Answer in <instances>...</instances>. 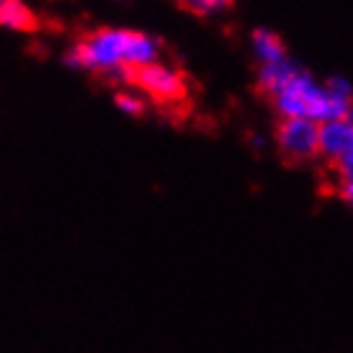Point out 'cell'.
<instances>
[{
    "label": "cell",
    "mask_w": 353,
    "mask_h": 353,
    "mask_svg": "<svg viewBox=\"0 0 353 353\" xmlns=\"http://www.w3.org/2000/svg\"><path fill=\"white\" fill-rule=\"evenodd\" d=\"M65 62L75 70L129 80L134 70L160 62V41L148 31L101 26L75 41L65 54Z\"/></svg>",
    "instance_id": "cell-1"
},
{
    "label": "cell",
    "mask_w": 353,
    "mask_h": 353,
    "mask_svg": "<svg viewBox=\"0 0 353 353\" xmlns=\"http://www.w3.org/2000/svg\"><path fill=\"white\" fill-rule=\"evenodd\" d=\"M296 72H299V68L292 65L289 59H284V62H274V65H261V70H258V88L263 90L265 96L274 99L276 93L284 88L289 80L294 78Z\"/></svg>",
    "instance_id": "cell-7"
},
{
    "label": "cell",
    "mask_w": 353,
    "mask_h": 353,
    "mask_svg": "<svg viewBox=\"0 0 353 353\" xmlns=\"http://www.w3.org/2000/svg\"><path fill=\"white\" fill-rule=\"evenodd\" d=\"M129 83L155 103H178L186 99L188 85L186 78L165 62H152L148 68H139L132 72Z\"/></svg>",
    "instance_id": "cell-3"
},
{
    "label": "cell",
    "mask_w": 353,
    "mask_h": 353,
    "mask_svg": "<svg viewBox=\"0 0 353 353\" xmlns=\"http://www.w3.org/2000/svg\"><path fill=\"white\" fill-rule=\"evenodd\" d=\"M320 152L330 157V163L341 160V157L353 152V108L351 114L341 121H330L323 124L320 132Z\"/></svg>",
    "instance_id": "cell-5"
},
{
    "label": "cell",
    "mask_w": 353,
    "mask_h": 353,
    "mask_svg": "<svg viewBox=\"0 0 353 353\" xmlns=\"http://www.w3.org/2000/svg\"><path fill=\"white\" fill-rule=\"evenodd\" d=\"M351 85L345 80L335 78L327 88H323L299 70L271 101L284 119H310L317 124H330L351 114Z\"/></svg>",
    "instance_id": "cell-2"
},
{
    "label": "cell",
    "mask_w": 353,
    "mask_h": 353,
    "mask_svg": "<svg viewBox=\"0 0 353 353\" xmlns=\"http://www.w3.org/2000/svg\"><path fill=\"white\" fill-rule=\"evenodd\" d=\"M114 106L124 114V117H142L145 114V108H148V99L139 93L137 88L132 90H117V96H114Z\"/></svg>",
    "instance_id": "cell-9"
},
{
    "label": "cell",
    "mask_w": 353,
    "mask_h": 353,
    "mask_svg": "<svg viewBox=\"0 0 353 353\" xmlns=\"http://www.w3.org/2000/svg\"><path fill=\"white\" fill-rule=\"evenodd\" d=\"M0 29L6 31H34L37 29V13L23 0H0Z\"/></svg>",
    "instance_id": "cell-6"
},
{
    "label": "cell",
    "mask_w": 353,
    "mask_h": 353,
    "mask_svg": "<svg viewBox=\"0 0 353 353\" xmlns=\"http://www.w3.org/2000/svg\"><path fill=\"white\" fill-rule=\"evenodd\" d=\"M320 132H323V124L317 121L284 119L276 129V145L289 163H304L320 152Z\"/></svg>",
    "instance_id": "cell-4"
},
{
    "label": "cell",
    "mask_w": 353,
    "mask_h": 353,
    "mask_svg": "<svg viewBox=\"0 0 353 353\" xmlns=\"http://www.w3.org/2000/svg\"><path fill=\"white\" fill-rule=\"evenodd\" d=\"M181 8H186L188 13H196V16H214L222 13L232 6V0H178Z\"/></svg>",
    "instance_id": "cell-10"
},
{
    "label": "cell",
    "mask_w": 353,
    "mask_h": 353,
    "mask_svg": "<svg viewBox=\"0 0 353 353\" xmlns=\"http://www.w3.org/2000/svg\"><path fill=\"white\" fill-rule=\"evenodd\" d=\"M253 50L263 65H274V62H284L286 59V47L281 44V39L276 37L274 31H265V29L255 31Z\"/></svg>",
    "instance_id": "cell-8"
}]
</instances>
